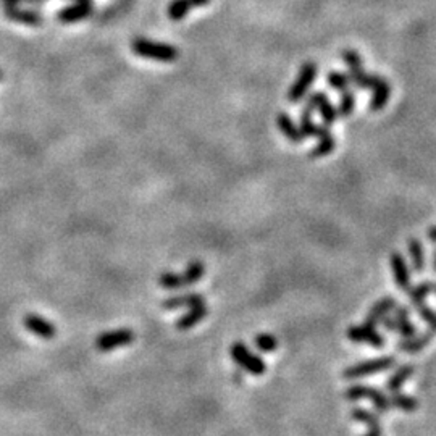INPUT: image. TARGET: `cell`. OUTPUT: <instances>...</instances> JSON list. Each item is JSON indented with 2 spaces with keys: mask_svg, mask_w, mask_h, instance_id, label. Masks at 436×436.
<instances>
[{
  "mask_svg": "<svg viewBox=\"0 0 436 436\" xmlns=\"http://www.w3.org/2000/svg\"><path fill=\"white\" fill-rule=\"evenodd\" d=\"M131 49L137 57L149 58V60L170 63L175 62L179 55L178 49L175 46L163 44V42H156L144 37H137L131 42Z\"/></svg>",
  "mask_w": 436,
  "mask_h": 436,
  "instance_id": "1",
  "label": "cell"
},
{
  "mask_svg": "<svg viewBox=\"0 0 436 436\" xmlns=\"http://www.w3.org/2000/svg\"><path fill=\"white\" fill-rule=\"evenodd\" d=\"M395 365H396V357H393V355H385V357L365 360V362L350 365L348 367V369L343 370V376L346 380H357V379H362V376L386 372V370L393 369Z\"/></svg>",
  "mask_w": 436,
  "mask_h": 436,
  "instance_id": "2",
  "label": "cell"
},
{
  "mask_svg": "<svg viewBox=\"0 0 436 436\" xmlns=\"http://www.w3.org/2000/svg\"><path fill=\"white\" fill-rule=\"evenodd\" d=\"M344 397L348 401L370 400L372 404H374L375 411L379 414H385L391 409L390 397H388L383 391L376 390V388H372V386H364V385L350 386L344 391Z\"/></svg>",
  "mask_w": 436,
  "mask_h": 436,
  "instance_id": "3",
  "label": "cell"
},
{
  "mask_svg": "<svg viewBox=\"0 0 436 436\" xmlns=\"http://www.w3.org/2000/svg\"><path fill=\"white\" fill-rule=\"evenodd\" d=\"M317 74H318L317 63L307 62L301 67L299 74H297L296 81L292 83V86L288 93V100L291 104L301 102V100L306 97L307 93H309L311 86L313 84V81H315Z\"/></svg>",
  "mask_w": 436,
  "mask_h": 436,
  "instance_id": "4",
  "label": "cell"
},
{
  "mask_svg": "<svg viewBox=\"0 0 436 436\" xmlns=\"http://www.w3.org/2000/svg\"><path fill=\"white\" fill-rule=\"evenodd\" d=\"M230 353H231V359L235 360V362L241 367L243 370L249 372V374L259 376V375H264L265 370H267V365H265L262 357H259V355L251 353V350L246 348V344L235 343L231 346Z\"/></svg>",
  "mask_w": 436,
  "mask_h": 436,
  "instance_id": "5",
  "label": "cell"
},
{
  "mask_svg": "<svg viewBox=\"0 0 436 436\" xmlns=\"http://www.w3.org/2000/svg\"><path fill=\"white\" fill-rule=\"evenodd\" d=\"M135 341V333L128 328H120L114 329V332L102 333L100 336L95 339V348L100 353H110L116 348H123Z\"/></svg>",
  "mask_w": 436,
  "mask_h": 436,
  "instance_id": "6",
  "label": "cell"
},
{
  "mask_svg": "<svg viewBox=\"0 0 436 436\" xmlns=\"http://www.w3.org/2000/svg\"><path fill=\"white\" fill-rule=\"evenodd\" d=\"M306 107L311 109L312 111L318 110V114H320L322 120H323V125L325 126L333 125L338 118L336 107H334V105L332 104V100L327 97L325 93H322V91L312 93L309 97H307Z\"/></svg>",
  "mask_w": 436,
  "mask_h": 436,
  "instance_id": "7",
  "label": "cell"
},
{
  "mask_svg": "<svg viewBox=\"0 0 436 436\" xmlns=\"http://www.w3.org/2000/svg\"><path fill=\"white\" fill-rule=\"evenodd\" d=\"M348 339L353 343H367L370 346H374V348H383L385 346V338H383V334L379 333V329L374 328V327H369V325H354V327H349L348 328Z\"/></svg>",
  "mask_w": 436,
  "mask_h": 436,
  "instance_id": "8",
  "label": "cell"
},
{
  "mask_svg": "<svg viewBox=\"0 0 436 436\" xmlns=\"http://www.w3.org/2000/svg\"><path fill=\"white\" fill-rule=\"evenodd\" d=\"M396 306H397L396 297H393V296L383 297V299L376 301L375 304L372 306V309L369 311V313H367L364 323L369 327L376 328L379 327V323H381L383 318H385L386 315H390V312L395 311Z\"/></svg>",
  "mask_w": 436,
  "mask_h": 436,
  "instance_id": "9",
  "label": "cell"
},
{
  "mask_svg": "<svg viewBox=\"0 0 436 436\" xmlns=\"http://www.w3.org/2000/svg\"><path fill=\"white\" fill-rule=\"evenodd\" d=\"M5 15H7L8 20L17 21L21 25H29V26H39L44 23V17L36 10H25L20 8L18 5H5L4 8Z\"/></svg>",
  "mask_w": 436,
  "mask_h": 436,
  "instance_id": "10",
  "label": "cell"
},
{
  "mask_svg": "<svg viewBox=\"0 0 436 436\" xmlns=\"http://www.w3.org/2000/svg\"><path fill=\"white\" fill-rule=\"evenodd\" d=\"M390 264L393 268V275H395V281L397 288L401 291L411 289V273H409V267L400 252H393L390 257Z\"/></svg>",
  "mask_w": 436,
  "mask_h": 436,
  "instance_id": "11",
  "label": "cell"
},
{
  "mask_svg": "<svg viewBox=\"0 0 436 436\" xmlns=\"http://www.w3.org/2000/svg\"><path fill=\"white\" fill-rule=\"evenodd\" d=\"M25 327L28 332L34 333L36 336H39L42 339H52L57 334V328L52 325L49 320L46 318L37 317V315H26L25 317Z\"/></svg>",
  "mask_w": 436,
  "mask_h": 436,
  "instance_id": "12",
  "label": "cell"
},
{
  "mask_svg": "<svg viewBox=\"0 0 436 436\" xmlns=\"http://www.w3.org/2000/svg\"><path fill=\"white\" fill-rule=\"evenodd\" d=\"M381 325L385 327L388 332L400 333L402 338H412L417 334V328L412 325L409 317H396V315H386L381 320Z\"/></svg>",
  "mask_w": 436,
  "mask_h": 436,
  "instance_id": "13",
  "label": "cell"
},
{
  "mask_svg": "<svg viewBox=\"0 0 436 436\" xmlns=\"http://www.w3.org/2000/svg\"><path fill=\"white\" fill-rule=\"evenodd\" d=\"M94 10V4H74V5H70V7H65L62 8L60 12H58L57 18L58 21H62V23H76V21H81V20H86L89 15L93 13Z\"/></svg>",
  "mask_w": 436,
  "mask_h": 436,
  "instance_id": "14",
  "label": "cell"
},
{
  "mask_svg": "<svg viewBox=\"0 0 436 436\" xmlns=\"http://www.w3.org/2000/svg\"><path fill=\"white\" fill-rule=\"evenodd\" d=\"M435 334L436 333L433 332V329H428V332H425L422 334H416V336H412V338H404L400 343H397V349L407 354H417L432 343Z\"/></svg>",
  "mask_w": 436,
  "mask_h": 436,
  "instance_id": "15",
  "label": "cell"
},
{
  "mask_svg": "<svg viewBox=\"0 0 436 436\" xmlns=\"http://www.w3.org/2000/svg\"><path fill=\"white\" fill-rule=\"evenodd\" d=\"M210 0H173L168 5L167 15L172 21H179L188 15L191 10L196 7H205Z\"/></svg>",
  "mask_w": 436,
  "mask_h": 436,
  "instance_id": "16",
  "label": "cell"
},
{
  "mask_svg": "<svg viewBox=\"0 0 436 436\" xmlns=\"http://www.w3.org/2000/svg\"><path fill=\"white\" fill-rule=\"evenodd\" d=\"M301 132L304 135V137H318V139H322V137L332 135L328 126H325V125L320 126V125L313 123L312 110L307 109V107H304L301 111Z\"/></svg>",
  "mask_w": 436,
  "mask_h": 436,
  "instance_id": "17",
  "label": "cell"
},
{
  "mask_svg": "<svg viewBox=\"0 0 436 436\" xmlns=\"http://www.w3.org/2000/svg\"><path fill=\"white\" fill-rule=\"evenodd\" d=\"M200 304H204V296L199 294V292H188V294L168 297L162 302V307L167 311H175L182 309V307H196Z\"/></svg>",
  "mask_w": 436,
  "mask_h": 436,
  "instance_id": "18",
  "label": "cell"
},
{
  "mask_svg": "<svg viewBox=\"0 0 436 436\" xmlns=\"http://www.w3.org/2000/svg\"><path fill=\"white\" fill-rule=\"evenodd\" d=\"M349 78H350V84H354L355 88H359V89H374L376 84L381 81L383 76H379V74L367 73V71H364L362 65H359V67L349 68Z\"/></svg>",
  "mask_w": 436,
  "mask_h": 436,
  "instance_id": "19",
  "label": "cell"
},
{
  "mask_svg": "<svg viewBox=\"0 0 436 436\" xmlns=\"http://www.w3.org/2000/svg\"><path fill=\"white\" fill-rule=\"evenodd\" d=\"M207 313H209V311H207V307L204 304L191 307V311L188 313H184L183 317L178 318L177 328L179 329V332H188V329H191L204 320V318L207 317Z\"/></svg>",
  "mask_w": 436,
  "mask_h": 436,
  "instance_id": "20",
  "label": "cell"
},
{
  "mask_svg": "<svg viewBox=\"0 0 436 436\" xmlns=\"http://www.w3.org/2000/svg\"><path fill=\"white\" fill-rule=\"evenodd\" d=\"M276 123H278L280 131L283 132L291 142H294V144H301V142L306 139L304 135L301 132V128L296 126V123L292 121L288 114H280L278 118H276Z\"/></svg>",
  "mask_w": 436,
  "mask_h": 436,
  "instance_id": "21",
  "label": "cell"
},
{
  "mask_svg": "<svg viewBox=\"0 0 436 436\" xmlns=\"http://www.w3.org/2000/svg\"><path fill=\"white\" fill-rule=\"evenodd\" d=\"M372 91H374V95H372L370 100V110L380 111L385 109V105L391 97V84L385 78H381V81Z\"/></svg>",
  "mask_w": 436,
  "mask_h": 436,
  "instance_id": "22",
  "label": "cell"
},
{
  "mask_svg": "<svg viewBox=\"0 0 436 436\" xmlns=\"http://www.w3.org/2000/svg\"><path fill=\"white\" fill-rule=\"evenodd\" d=\"M414 365L412 364H404L401 365L400 369H397L395 374H393L390 379H388L386 381V390L390 393H397L401 391V388L404 383H406L411 376L414 375Z\"/></svg>",
  "mask_w": 436,
  "mask_h": 436,
  "instance_id": "23",
  "label": "cell"
},
{
  "mask_svg": "<svg viewBox=\"0 0 436 436\" xmlns=\"http://www.w3.org/2000/svg\"><path fill=\"white\" fill-rule=\"evenodd\" d=\"M390 406L393 409H400L404 412H414L418 409V401L414 400L412 396L402 395V393H391L390 396Z\"/></svg>",
  "mask_w": 436,
  "mask_h": 436,
  "instance_id": "24",
  "label": "cell"
},
{
  "mask_svg": "<svg viewBox=\"0 0 436 436\" xmlns=\"http://www.w3.org/2000/svg\"><path fill=\"white\" fill-rule=\"evenodd\" d=\"M407 249H409V255L412 259V267L416 272H423L425 268V252H423V246L418 239H409L407 243Z\"/></svg>",
  "mask_w": 436,
  "mask_h": 436,
  "instance_id": "25",
  "label": "cell"
},
{
  "mask_svg": "<svg viewBox=\"0 0 436 436\" xmlns=\"http://www.w3.org/2000/svg\"><path fill=\"white\" fill-rule=\"evenodd\" d=\"M433 281H423V283H420L417 286H411V289H409V297H411V304L412 306H422L425 304V299L430 296V292H433Z\"/></svg>",
  "mask_w": 436,
  "mask_h": 436,
  "instance_id": "26",
  "label": "cell"
},
{
  "mask_svg": "<svg viewBox=\"0 0 436 436\" xmlns=\"http://www.w3.org/2000/svg\"><path fill=\"white\" fill-rule=\"evenodd\" d=\"M204 273H205L204 264H202L200 260H193V262L188 265V268H186V272L182 273L184 288L186 286L199 283V281L202 280V276H204Z\"/></svg>",
  "mask_w": 436,
  "mask_h": 436,
  "instance_id": "27",
  "label": "cell"
},
{
  "mask_svg": "<svg viewBox=\"0 0 436 436\" xmlns=\"http://www.w3.org/2000/svg\"><path fill=\"white\" fill-rule=\"evenodd\" d=\"M350 416H353L354 420H357V422L367 425V427L370 428H381V423H380V417L376 416V414L367 411V409H362V407H355L353 412H350Z\"/></svg>",
  "mask_w": 436,
  "mask_h": 436,
  "instance_id": "28",
  "label": "cell"
},
{
  "mask_svg": "<svg viewBox=\"0 0 436 436\" xmlns=\"http://www.w3.org/2000/svg\"><path fill=\"white\" fill-rule=\"evenodd\" d=\"M334 147H336V141H334V137L332 135H328L325 137H322V139L318 141V144L309 152V158H320L329 156V154L334 151Z\"/></svg>",
  "mask_w": 436,
  "mask_h": 436,
  "instance_id": "29",
  "label": "cell"
},
{
  "mask_svg": "<svg viewBox=\"0 0 436 436\" xmlns=\"http://www.w3.org/2000/svg\"><path fill=\"white\" fill-rule=\"evenodd\" d=\"M354 109H355V94L348 89V91L341 93V100H339V105L336 107L338 116L348 118L349 115H353Z\"/></svg>",
  "mask_w": 436,
  "mask_h": 436,
  "instance_id": "30",
  "label": "cell"
},
{
  "mask_svg": "<svg viewBox=\"0 0 436 436\" xmlns=\"http://www.w3.org/2000/svg\"><path fill=\"white\" fill-rule=\"evenodd\" d=\"M328 84L334 89V91L344 93V91H348L349 86H350V78H349V74H346V73L329 71L328 73Z\"/></svg>",
  "mask_w": 436,
  "mask_h": 436,
  "instance_id": "31",
  "label": "cell"
},
{
  "mask_svg": "<svg viewBox=\"0 0 436 436\" xmlns=\"http://www.w3.org/2000/svg\"><path fill=\"white\" fill-rule=\"evenodd\" d=\"M158 283H161L162 288L167 289V291H177V289L184 288L182 275L173 273V272L162 273L161 278H158Z\"/></svg>",
  "mask_w": 436,
  "mask_h": 436,
  "instance_id": "32",
  "label": "cell"
},
{
  "mask_svg": "<svg viewBox=\"0 0 436 436\" xmlns=\"http://www.w3.org/2000/svg\"><path fill=\"white\" fill-rule=\"evenodd\" d=\"M254 344H255V348H257L259 350H262V353H273V350L278 348V341H276V338L267 333L257 334L254 339Z\"/></svg>",
  "mask_w": 436,
  "mask_h": 436,
  "instance_id": "33",
  "label": "cell"
},
{
  "mask_svg": "<svg viewBox=\"0 0 436 436\" xmlns=\"http://www.w3.org/2000/svg\"><path fill=\"white\" fill-rule=\"evenodd\" d=\"M417 309H418V315L422 317V320L428 323V327H430L428 329H433V332L436 333V312L432 309V307H428L425 304L418 306Z\"/></svg>",
  "mask_w": 436,
  "mask_h": 436,
  "instance_id": "34",
  "label": "cell"
},
{
  "mask_svg": "<svg viewBox=\"0 0 436 436\" xmlns=\"http://www.w3.org/2000/svg\"><path fill=\"white\" fill-rule=\"evenodd\" d=\"M341 57H343V60H344L346 65H348V68L362 65V58H360L359 52H355V50H343Z\"/></svg>",
  "mask_w": 436,
  "mask_h": 436,
  "instance_id": "35",
  "label": "cell"
},
{
  "mask_svg": "<svg viewBox=\"0 0 436 436\" xmlns=\"http://www.w3.org/2000/svg\"><path fill=\"white\" fill-rule=\"evenodd\" d=\"M5 5H18V4H25V2H29V4H41L44 2V0H4Z\"/></svg>",
  "mask_w": 436,
  "mask_h": 436,
  "instance_id": "36",
  "label": "cell"
},
{
  "mask_svg": "<svg viewBox=\"0 0 436 436\" xmlns=\"http://www.w3.org/2000/svg\"><path fill=\"white\" fill-rule=\"evenodd\" d=\"M427 238H428V241L436 243V226L430 228V230L427 231Z\"/></svg>",
  "mask_w": 436,
  "mask_h": 436,
  "instance_id": "37",
  "label": "cell"
},
{
  "mask_svg": "<svg viewBox=\"0 0 436 436\" xmlns=\"http://www.w3.org/2000/svg\"><path fill=\"white\" fill-rule=\"evenodd\" d=\"M364 436H383L381 428H370L369 433H365Z\"/></svg>",
  "mask_w": 436,
  "mask_h": 436,
  "instance_id": "38",
  "label": "cell"
},
{
  "mask_svg": "<svg viewBox=\"0 0 436 436\" xmlns=\"http://www.w3.org/2000/svg\"><path fill=\"white\" fill-rule=\"evenodd\" d=\"M78 4H94V0H74Z\"/></svg>",
  "mask_w": 436,
  "mask_h": 436,
  "instance_id": "39",
  "label": "cell"
},
{
  "mask_svg": "<svg viewBox=\"0 0 436 436\" xmlns=\"http://www.w3.org/2000/svg\"><path fill=\"white\" fill-rule=\"evenodd\" d=\"M433 270L436 272V249L433 251Z\"/></svg>",
  "mask_w": 436,
  "mask_h": 436,
  "instance_id": "40",
  "label": "cell"
},
{
  "mask_svg": "<svg viewBox=\"0 0 436 436\" xmlns=\"http://www.w3.org/2000/svg\"><path fill=\"white\" fill-rule=\"evenodd\" d=\"M235 380H236L238 383H241V381H243V379H241V374H239V372H238V374H235Z\"/></svg>",
  "mask_w": 436,
  "mask_h": 436,
  "instance_id": "41",
  "label": "cell"
},
{
  "mask_svg": "<svg viewBox=\"0 0 436 436\" xmlns=\"http://www.w3.org/2000/svg\"><path fill=\"white\" fill-rule=\"evenodd\" d=\"M433 292H435V294H436V283L433 285Z\"/></svg>",
  "mask_w": 436,
  "mask_h": 436,
  "instance_id": "42",
  "label": "cell"
}]
</instances>
